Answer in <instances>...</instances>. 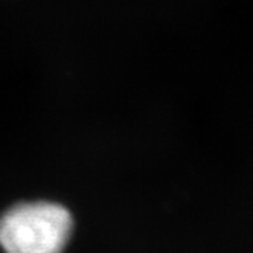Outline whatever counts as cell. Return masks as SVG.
<instances>
[{
  "label": "cell",
  "mask_w": 253,
  "mask_h": 253,
  "mask_svg": "<svg viewBox=\"0 0 253 253\" xmlns=\"http://www.w3.org/2000/svg\"><path fill=\"white\" fill-rule=\"evenodd\" d=\"M74 220L70 212L52 202H26L0 216V247L5 253H63Z\"/></svg>",
  "instance_id": "obj_1"
}]
</instances>
